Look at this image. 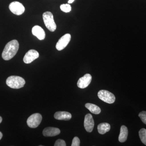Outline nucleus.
<instances>
[{
    "mask_svg": "<svg viewBox=\"0 0 146 146\" xmlns=\"http://www.w3.org/2000/svg\"><path fill=\"white\" fill-rule=\"evenodd\" d=\"M98 96L100 99L105 102L112 104L115 101V97L114 94L105 90H102L98 93Z\"/></svg>",
    "mask_w": 146,
    "mask_h": 146,
    "instance_id": "nucleus-4",
    "label": "nucleus"
},
{
    "mask_svg": "<svg viewBox=\"0 0 146 146\" xmlns=\"http://www.w3.org/2000/svg\"><path fill=\"white\" fill-rule=\"evenodd\" d=\"M80 145V141L78 137H75L73 138L72 146H79Z\"/></svg>",
    "mask_w": 146,
    "mask_h": 146,
    "instance_id": "nucleus-21",
    "label": "nucleus"
},
{
    "mask_svg": "<svg viewBox=\"0 0 146 146\" xmlns=\"http://www.w3.org/2000/svg\"><path fill=\"white\" fill-rule=\"evenodd\" d=\"M74 0H69L68 3L69 4L72 3L74 2Z\"/></svg>",
    "mask_w": 146,
    "mask_h": 146,
    "instance_id": "nucleus-22",
    "label": "nucleus"
},
{
    "mask_svg": "<svg viewBox=\"0 0 146 146\" xmlns=\"http://www.w3.org/2000/svg\"><path fill=\"white\" fill-rule=\"evenodd\" d=\"M92 76L90 74H87L79 79L77 86L80 89H84L89 86L91 83Z\"/></svg>",
    "mask_w": 146,
    "mask_h": 146,
    "instance_id": "nucleus-9",
    "label": "nucleus"
},
{
    "mask_svg": "<svg viewBox=\"0 0 146 146\" xmlns=\"http://www.w3.org/2000/svg\"><path fill=\"white\" fill-rule=\"evenodd\" d=\"M32 32L33 35L36 36L39 40H44L46 36L44 31L41 27L36 25L33 27L32 29Z\"/></svg>",
    "mask_w": 146,
    "mask_h": 146,
    "instance_id": "nucleus-11",
    "label": "nucleus"
},
{
    "mask_svg": "<svg viewBox=\"0 0 146 146\" xmlns=\"http://www.w3.org/2000/svg\"><path fill=\"white\" fill-rule=\"evenodd\" d=\"M25 84V81L24 78L18 76H10L6 80V84L12 89H20L23 87Z\"/></svg>",
    "mask_w": 146,
    "mask_h": 146,
    "instance_id": "nucleus-2",
    "label": "nucleus"
},
{
    "mask_svg": "<svg viewBox=\"0 0 146 146\" xmlns=\"http://www.w3.org/2000/svg\"><path fill=\"white\" fill-rule=\"evenodd\" d=\"M60 9L61 11L65 13H68L71 11L72 7L70 5L68 4H62L60 6Z\"/></svg>",
    "mask_w": 146,
    "mask_h": 146,
    "instance_id": "nucleus-18",
    "label": "nucleus"
},
{
    "mask_svg": "<svg viewBox=\"0 0 146 146\" xmlns=\"http://www.w3.org/2000/svg\"><path fill=\"white\" fill-rule=\"evenodd\" d=\"M94 126V121L92 115L88 114L86 115L84 120V127L87 132H91Z\"/></svg>",
    "mask_w": 146,
    "mask_h": 146,
    "instance_id": "nucleus-10",
    "label": "nucleus"
},
{
    "mask_svg": "<svg viewBox=\"0 0 146 146\" xmlns=\"http://www.w3.org/2000/svg\"><path fill=\"white\" fill-rule=\"evenodd\" d=\"M72 115L70 112L65 111H59L55 113L54 117L56 119L68 121L72 118Z\"/></svg>",
    "mask_w": 146,
    "mask_h": 146,
    "instance_id": "nucleus-13",
    "label": "nucleus"
},
{
    "mask_svg": "<svg viewBox=\"0 0 146 146\" xmlns=\"http://www.w3.org/2000/svg\"><path fill=\"white\" fill-rule=\"evenodd\" d=\"M42 116L39 113H35L31 115L27 120V124L29 127L32 128L37 127L42 121Z\"/></svg>",
    "mask_w": 146,
    "mask_h": 146,
    "instance_id": "nucleus-5",
    "label": "nucleus"
},
{
    "mask_svg": "<svg viewBox=\"0 0 146 146\" xmlns=\"http://www.w3.org/2000/svg\"><path fill=\"white\" fill-rule=\"evenodd\" d=\"M43 19L47 29L51 32L54 31L56 29V25L54 19L53 15L51 12L47 11L43 13Z\"/></svg>",
    "mask_w": 146,
    "mask_h": 146,
    "instance_id": "nucleus-3",
    "label": "nucleus"
},
{
    "mask_svg": "<svg viewBox=\"0 0 146 146\" xmlns=\"http://www.w3.org/2000/svg\"><path fill=\"white\" fill-rule=\"evenodd\" d=\"M138 116L141 118L142 122L146 125V111H143L140 112Z\"/></svg>",
    "mask_w": 146,
    "mask_h": 146,
    "instance_id": "nucleus-19",
    "label": "nucleus"
},
{
    "mask_svg": "<svg viewBox=\"0 0 146 146\" xmlns=\"http://www.w3.org/2000/svg\"><path fill=\"white\" fill-rule=\"evenodd\" d=\"M128 133L127 128L125 125H122L121 127L120 133L119 137V141L121 143L125 142L127 139Z\"/></svg>",
    "mask_w": 146,
    "mask_h": 146,
    "instance_id": "nucleus-14",
    "label": "nucleus"
},
{
    "mask_svg": "<svg viewBox=\"0 0 146 146\" xmlns=\"http://www.w3.org/2000/svg\"><path fill=\"white\" fill-rule=\"evenodd\" d=\"M85 107L93 114L98 115L101 112V110L98 106L91 103H87L85 104Z\"/></svg>",
    "mask_w": 146,
    "mask_h": 146,
    "instance_id": "nucleus-16",
    "label": "nucleus"
},
{
    "mask_svg": "<svg viewBox=\"0 0 146 146\" xmlns=\"http://www.w3.org/2000/svg\"><path fill=\"white\" fill-rule=\"evenodd\" d=\"M71 38V35L68 33L62 36L59 39L56 45V49L58 51L62 50L64 49L70 41Z\"/></svg>",
    "mask_w": 146,
    "mask_h": 146,
    "instance_id": "nucleus-7",
    "label": "nucleus"
},
{
    "mask_svg": "<svg viewBox=\"0 0 146 146\" xmlns=\"http://www.w3.org/2000/svg\"><path fill=\"white\" fill-rule=\"evenodd\" d=\"M9 9L12 13L17 16H20L24 13L25 8L23 5L18 1H14L11 3Z\"/></svg>",
    "mask_w": 146,
    "mask_h": 146,
    "instance_id": "nucleus-6",
    "label": "nucleus"
},
{
    "mask_svg": "<svg viewBox=\"0 0 146 146\" xmlns=\"http://www.w3.org/2000/svg\"><path fill=\"white\" fill-rule=\"evenodd\" d=\"M60 129L57 128L48 127L43 130L42 133L46 137H52L60 134Z\"/></svg>",
    "mask_w": 146,
    "mask_h": 146,
    "instance_id": "nucleus-12",
    "label": "nucleus"
},
{
    "mask_svg": "<svg viewBox=\"0 0 146 146\" xmlns=\"http://www.w3.org/2000/svg\"><path fill=\"white\" fill-rule=\"evenodd\" d=\"M19 47V43L17 40H13L8 42L5 47L2 54L3 59L8 60L13 58L17 53Z\"/></svg>",
    "mask_w": 146,
    "mask_h": 146,
    "instance_id": "nucleus-1",
    "label": "nucleus"
},
{
    "mask_svg": "<svg viewBox=\"0 0 146 146\" xmlns=\"http://www.w3.org/2000/svg\"><path fill=\"white\" fill-rule=\"evenodd\" d=\"M110 129V125L108 123H101L98 126V131L101 134H105L109 131Z\"/></svg>",
    "mask_w": 146,
    "mask_h": 146,
    "instance_id": "nucleus-15",
    "label": "nucleus"
},
{
    "mask_svg": "<svg viewBox=\"0 0 146 146\" xmlns=\"http://www.w3.org/2000/svg\"><path fill=\"white\" fill-rule=\"evenodd\" d=\"M54 146H66V143L65 141L61 139H58L56 141L55 143Z\"/></svg>",
    "mask_w": 146,
    "mask_h": 146,
    "instance_id": "nucleus-20",
    "label": "nucleus"
},
{
    "mask_svg": "<svg viewBox=\"0 0 146 146\" xmlns=\"http://www.w3.org/2000/svg\"><path fill=\"white\" fill-rule=\"evenodd\" d=\"M139 135L142 143L146 145V129H141L139 131Z\"/></svg>",
    "mask_w": 146,
    "mask_h": 146,
    "instance_id": "nucleus-17",
    "label": "nucleus"
},
{
    "mask_svg": "<svg viewBox=\"0 0 146 146\" xmlns=\"http://www.w3.org/2000/svg\"><path fill=\"white\" fill-rule=\"evenodd\" d=\"M3 137V134L1 132H0V140L1 139V138H2Z\"/></svg>",
    "mask_w": 146,
    "mask_h": 146,
    "instance_id": "nucleus-23",
    "label": "nucleus"
},
{
    "mask_svg": "<svg viewBox=\"0 0 146 146\" xmlns=\"http://www.w3.org/2000/svg\"><path fill=\"white\" fill-rule=\"evenodd\" d=\"M2 121V118L1 117H0V123H1V122Z\"/></svg>",
    "mask_w": 146,
    "mask_h": 146,
    "instance_id": "nucleus-24",
    "label": "nucleus"
},
{
    "mask_svg": "<svg viewBox=\"0 0 146 146\" xmlns=\"http://www.w3.org/2000/svg\"><path fill=\"white\" fill-rule=\"evenodd\" d=\"M39 57V54L37 51L30 50L25 55L23 58L24 63L26 64L31 63Z\"/></svg>",
    "mask_w": 146,
    "mask_h": 146,
    "instance_id": "nucleus-8",
    "label": "nucleus"
}]
</instances>
